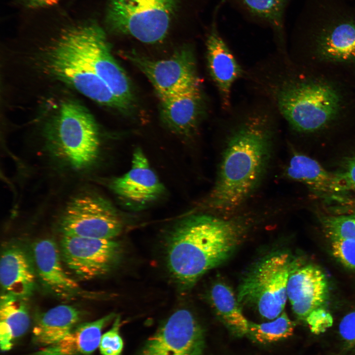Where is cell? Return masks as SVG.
<instances>
[{
	"label": "cell",
	"mask_w": 355,
	"mask_h": 355,
	"mask_svg": "<svg viewBox=\"0 0 355 355\" xmlns=\"http://www.w3.org/2000/svg\"><path fill=\"white\" fill-rule=\"evenodd\" d=\"M274 129L267 114H251L231 133L206 206L229 212L242 205L255 191L271 158Z\"/></svg>",
	"instance_id": "cell-1"
},
{
	"label": "cell",
	"mask_w": 355,
	"mask_h": 355,
	"mask_svg": "<svg viewBox=\"0 0 355 355\" xmlns=\"http://www.w3.org/2000/svg\"><path fill=\"white\" fill-rule=\"evenodd\" d=\"M241 230L236 220L208 214L192 215L178 222L166 242L167 266L174 281L182 289L191 288L231 255Z\"/></svg>",
	"instance_id": "cell-2"
},
{
	"label": "cell",
	"mask_w": 355,
	"mask_h": 355,
	"mask_svg": "<svg viewBox=\"0 0 355 355\" xmlns=\"http://www.w3.org/2000/svg\"><path fill=\"white\" fill-rule=\"evenodd\" d=\"M271 92L281 114L299 132L321 130L342 111L341 94L335 86L322 80L284 78L271 86Z\"/></svg>",
	"instance_id": "cell-3"
},
{
	"label": "cell",
	"mask_w": 355,
	"mask_h": 355,
	"mask_svg": "<svg viewBox=\"0 0 355 355\" xmlns=\"http://www.w3.org/2000/svg\"><path fill=\"white\" fill-rule=\"evenodd\" d=\"M45 134L57 155L75 170L90 167L99 157L98 125L89 111L75 100L61 101L46 125Z\"/></svg>",
	"instance_id": "cell-4"
},
{
	"label": "cell",
	"mask_w": 355,
	"mask_h": 355,
	"mask_svg": "<svg viewBox=\"0 0 355 355\" xmlns=\"http://www.w3.org/2000/svg\"><path fill=\"white\" fill-rule=\"evenodd\" d=\"M300 266L299 260L279 251L258 261L246 275L238 288L239 303L253 306L263 317L274 320L285 307L290 275Z\"/></svg>",
	"instance_id": "cell-5"
},
{
	"label": "cell",
	"mask_w": 355,
	"mask_h": 355,
	"mask_svg": "<svg viewBox=\"0 0 355 355\" xmlns=\"http://www.w3.org/2000/svg\"><path fill=\"white\" fill-rule=\"evenodd\" d=\"M182 0H108L105 23L111 32L147 44L169 33Z\"/></svg>",
	"instance_id": "cell-6"
},
{
	"label": "cell",
	"mask_w": 355,
	"mask_h": 355,
	"mask_svg": "<svg viewBox=\"0 0 355 355\" xmlns=\"http://www.w3.org/2000/svg\"><path fill=\"white\" fill-rule=\"evenodd\" d=\"M36 63L42 72L74 89L82 95L123 113L132 107L117 97L97 74L54 39L38 51Z\"/></svg>",
	"instance_id": "cell-7"
},
{
	"label": "cell",
	"mask_w": 355,
	"mask_h": 355,
	"mask_svg": "<svg viewBox=\"0 0 355 355\" xmlns=\"http://www.w3.org/2000/svg\"><path fill=\"white\" fill-rule=\"evenodd\" d=\"M55 40L97 74L115 94L129 88L130 81L112 55L105 32L97 24L66 28Z\"/></svg>",
	"instance_id": "cell-8"
},
{
	"label": "cell",
	"mask_w": 355,
	"mask_h": 355,
	"mask_svg": "<svg viewBox=\"0 0 355 355\" xmlns=\"http://www.w3.org/2000/svg\"><path fill=\"white\" fill-rule=\"evenodd\" d=\"M116 210L104 198L83 195L72 199L66 206L60 221L63 236L113 239L122 229Z\"/></svg>",
	"instance_id": "cell-9"
},
{
	"label": "cell",
	"mask_w": 355,
	"mask_h": 355,
	"mask_svg": "<svg viewBox=\"0 0 355 355\" xmlns=\"http://www.w3.org/2000/svg\"><path fill=\"white\" fill-rule=\"evenodd\" d=\"M60 250L66 266L78 278L89 280L110 272L119 260L121 248L113 239L63 236Z\"/></svg>",
	"instance_id": "cell-10"
},
{
	"label": "cell",
	"mask_w": 355,
	"mask_h": 355,
	"mask_svg": "<svg viewBox=\"0 0 355 355\" xmlns=\"http://www.w3.org/2000/svg\"><path fill=\"white\" fill-rule=\"evenodd\" d=\"M122 55L145 75L159 98L199 80L193 51L187 46L163 60H152L134 51L122 52Z\"/></svg>",
	"instance_id": "cell-11"
},
{
	"label": "cell",
	"mask_w": 355,
	"mask_h": 355,
	"mask_svg": "<svg viewBox=\"0 0 355 355\" xmlns=\"http://www.w3.org/2000/svg\"><path fill=\"white\" fill-rule=\"evenodd\" d=\"M203 330L193 315L173 313L146 341L142 355H202Z\"/></svg>",
	"instance_id": "cell-12"
},
{
	"label": "cell",
	"mask_w": 355,
	"mask_h": 355,
	"mask_svg": "<svg viewBox=\"0 0 355 355\" xmlns=\"http://www.w3.org/2000/svg\"><path fill=\"white\" fill-rule=\"evenodd\" d=\"M109 185L121 200L136 207L153 202L165 191L164 185L140 148L134 150L129 170L113 178Z\"/></svg>",
	"instance_id": "cell-13"
},
{
	"label": "cell",
	"mask_w": 355,
	"mask_h": 355,
	"mask_svg": "<svg viewBox=\"0 0 355 355\" xmlns=\"http://www.w3.org/2000/svg\"><path fill=\"white\" fill-rule=\"evenodd\" d=\"M286 175L291 179L305 184L325 206L352 194L335 172L328 171L316 160L300 152L292 154Z\"/></svg>",
	"instance_id": "cell-14"
},
{
	"label": "cell",
	"mask_w": 355,
	"mask_h": 355,
	"mask_svg": "<svg viewBox=\"0 0 355 355\" xmlns=\"http://www.w3.org/2000/svg\"><path fill=\"white\" fill-rule=\"evenodd\" d=\"M200 81L178 91L159 98L161 115L173 132L188 136L197 127L204 112V101Z\"/></svg>",
	"instance_id": "cell-15"
},
{
	"label": "cell",
	"mask_w": 355,
	"mask_h": 355,
	"mask_svg": "<svg viewBox=\"0 0 355 355\" xmlns=\"http://www.w3.org/2000/svg\"><path fill=\"white\" fill-rule=\"evenodd\" d=\"M287 296L294 314L306 320L315 310L323 307L328 297V285L322 270L313 265L299 267L290 275Z\"/></svg>",
	"instance_id": "cell-16"
},
{
	"label": "cell",
	"mask_w": 355,
	"mask_h": 355,
	"mask_svg": "<svg viewBox=\"0 0 355 355\" xmlns=\"http://www.w3.org/2000/svg\"><path fill=\"white\" fill-rule=\"evenodd\" d=\"M220 4L215 8L207 37L206 55L210 76L217 87L222 106L227 108L230 106L232 87L243 71L218 31L216 17Z\"/></svg>",
	"instance_id": "cell-17"
},
{
	"label": "cell",
	"mask_w": 355,
	"mask_h": 355,
	"mask_svg": "<svg viewBox=\"0 0 355 355\" xmlns=\"http://www.w3.org/2000/svg\"><path fill=\"white\" fill-rule=\"evenodd\" d=\"M33 258L36 275L49 292L62 298L72 297L79 292V285L63 268L60 250L53 240L43 239L35 242Z\"/></svg>",
	"instance_id": "cell-18"
},
{
	"label": "cell",
	"mask_w": 355,
	"mask_h": 355,
	"mask_svg": "<svg viewBox=\"0 0 355 355\" xmlns=\"http://www.w3.org/2000/svg\"><path fill=\"white\" fill-rule=\"evenodd\" d=\"M36 275L33 256L24 247L14 244L3 249L0 261L3 293L28 298L35 288Z\"/></svg>",
	"instance_id": "cell-19"
},
{
	"label": "cell",
	"mask_w": 355,
	"mask_h": 355,
	"mask_svg": "<svg viewBox=\"0 0 355 355\" xmlns=\"http://www.w3.org/2000/svg\"><path fill=\"white\" fill-rule=\"evenodd\" d=\"M115 317L109 314L75 326L61 340L31 355H88L99 347L103 329Z\"/></svg>",
	"instance_id": "cell-20"
},
{
	"label": "cell",
	"mask_w": 355,
	"mask_h": 355,
	"mask_svg": "<svg viewBox=\"0 0 355 355\" xmlns=\"http://www.w3.org/2000/svg\"><path fill=\"white\" fill-rule=\"evenodd\" d=\"M80 312L68 305L54 307L40 315L33 329V340L39 345L53 344L70 332L79 322Z\"/></svg>",
	"instance_id": "cell-21"
},
{
	"label": "cell",
	"mask_w": 355,
	"mask_h": 355,
	"mask_svg": "<svg viewBox=\"0 0 355 355\" xmlns=\"http://www.w3.org/2000/svg\"><path fill=\"white\" fill-rule=\"evenodd\" d=\"M27 299L2 293L0 302V345L2 351L13 347L30 325Z\"/></svg>",
	"instance_id": "cell-22"
},
{
	"label": "cell",
	"mask_w": 355,
	"mask_h": 355,
	"mask_svg": "<svg viewBox=\"0 0 355 355\" xmlns=\"http://www.w3.org/2000/svg\"><path fill=\"white\" fill-rule=\"evenodd\" d=\"M317 52L332 63H355V24L343 23L330 30L319 42Z\"/></svg>",
	"instance_id": "cell-23"
},
{
	"label": "cell",
	"mask_w": 355,
	"mask_h": 355,
	"mask_svg": "<svg viewBox=\"0 0 355 355\" xmlns=\"http://www.w3.org/2000/svg\"><path fill=\"white\" fill-rule=\"evenodd\" d=\"M249 20L272 30L279 42L284 40V15L288 0H228Z\"/></svg>",
	"instance_id": "cell-24"
},
{
	"label": "cell",
	"mask_w": 355,
	"mask_h": 355,
	"mask_svg": "<svg viewBox=\"0 0 355 355\" xmlns=\"http://www.w3.org/2000/svg\"><path fill=\"white\" fill-rule=\"evenodd\" d=\"M210 298L216 314L234 334L242 336L248 333L249 321L230 288L217 283L211 289Z\"/></svg>",
	"instance_id": "cell-25"
},
{
	"label": "cell",
	"mask_w": 355,
	"mask_h": 355,
	"mask_svg": "<svg viewBox=\"0 0 355 355\" xmlns=\"http://www.w3.org/2000/svg\"><path fill=\"white\" fill-rule=\"evenodd\" d=\"M295 326V323L283 312L270 322L258 324L249 321L248 333L259 343H269L291 336Z\"/></svg>",
	"instance_id": "cell-26"
},
{
	"label": "cell",
	"mask_w": 355,
	"mask_h": 355,
	"mask_svg": "<svg viewBox=\"0 0 355 355\" xmlns=\"http://www.w3.org/2000/svg\"><path fill=\"white\" fill-rule=\"evenodd\" d=\"M319 219L325 235L331 241L338 239L355 240V214H321Z\"/></svg>",
	"instance_id": "cell-27"
},
{
	"label": "cell",
	"mask_w": 355,
	"mask_h": 355,
	"mask_svg": "<svg viewBox=\"0 0 355 355\" xmlns=\"http://www.w3.org/2000/svg\"><path fill=\"white\" fill-rule=\"evenodd\" d=\"M120 318L117 316L111 328L102 335L99 349L102 355H120L123 348V341L119 334Z\"/></svg>",
	"instance_id": "cell-28"
},
{
	"label": "cell",
	"mask_w": 355,
	"mask_h": 355,
	"mask_svg": "<svg viewBox=\"0 0 355 355\" xmlns=\"http://www.w3.org/2000/svg\"><path fill=\"white\" fill-rule=\"evenodd\" d=\"M333 255L346 268L355 270V240L338 239L331 241Z\"/></svg>",
	"instance_id": "cell-29"
},
{
	"label": "cell",
	"mask_w": 355,
	"mask_h": 355,
	"mask_svg": "<svg viewBox=\"0 0 355 355\" xmlns=\"http://www.w3.org/2000/svg\"><path fill=\"white\" fill-rule=\"evenodd\" d=\"M305 320L311 332L317 335L325 331L333 323L332 316L323 307L313 311Z\"/></svg>",
	"instance_id": "cell-30"
},
{
	"label": "cell",
	"mask_w": 355,
	"mask_h": 355,
	"mask_svg": "<svg viewBox=\"0 0 355 355\" xmlns=\"http://www.w3.org/2000/svg\"><path fill=\"white\" fill-rule=\"evenodd\" d=\"M335 173L342 179L351 192L355 193V155L344 159L339 170Z\"/></svg>",
	"instance_id": "cell-31"
},
{
	"label": "cell",
	"mask_w": 355,
	"mask_h": 355,
	"mask_svg": "<svg viewBox=\"0 0 355 355\" xmlns=\"http://www.w3.org/2000/svg\"><path fill=\"white\" fill-rule=\"evenodd\" d=\"M339 332L342 339L349 346L355 345V311L345 315L340 322Z\"/></svg>",
	"instance_id": "cell-32"
},
{
	"label": "cell",
	"mask_w": 355,
	"mask_h": 355,
	"mask_svg": "<svg viewBox=\"0 0 355 355\" xmlns=\"http://www.w3.org/2000/svg\"><path fill=\"white\" fill-rule=\"evenodd\" d=\"M328 214L333 215L355 214V194L334 203L325 206Z\"/></svg>",
	"instance_id": "cell-33"
},
{
	"label": "cell",
	"mask_w": 355,
	"mask_h": 355,
	"mask_svg": "<svg viewBox=\"0 0 355 355\" xmlns=\"http://www.w3.org/2000/svg\"><path fill=\"white\" fill-rule=\"evenodd\" d=\"M59 0H16L17 4L27 8H39L52 6Z\"/></svg>",
	"instance_id": "cell-34"
}]
</instances>
